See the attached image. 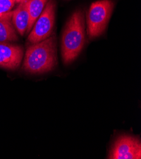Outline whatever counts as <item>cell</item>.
<instances>
[{"label": "cell", "instance_id": "52a82bcc", "mask_svg": "<svg viewBox=\"0 0 141 159\" xmlns=\"http://www.w3.org/2000/svg\"><path fill=\"white\" fill-rule=\"evenodd\" d=\"M13 11L0 16V43H9L17 41L19 37L13 22Z\"/></svg>", "mask_w": 141, "mask_h": 159}, {"label": "cell", "instance_id": "3957f363", "mask_svg": "<svg viewBox=\"0 0 141 159\" xmlns=\"http://www.w3.org/2000/svg\"><path fill=\"white\" fill-rule=\"evenodd\" d=\"M113 8L112 0H99L91 4L86 17L87 33L90 39L98 38L104 33Z\"/></svg>", "mask_w": 141, "mask_h": 159}, {"label": "cell", "instance_id": "8fae6325", "mask_svg": "<svg viewBox=\"0 0 141 159\" xmlns=\"http://www.w3.org/2000/svg\"><path fill=\"white\" fill-rule=\"evenodd\" d=\"M15 3H25V2H29L31 0H14Z\"/></svg>", "mask_w": 141, "mask_h": 159}, {"label": "cell", "instance_id": "277c9868", "mask_svg": "<svg viewBox=\"0 0 141 159\" xmlns=\"http://www.w3.org/2000/svg\"><path fill=\"white\" fill-rule=\"evenodd\" d=\"M55 15L56 3L54 0H49L30 31L27 38L29 43L33 44L41 42L53 34Z\"/></svg>", "mask_w": 141, "mask_h": 159}, {"label": "cell", "instance_id": "7c38bea8", "mask_svg": "<svg viewBox=\"0 0 141 159\" xmlns=\"http://www.w3.org/2000/svg\"><path fill=\"white\" fill-rule=\"evenodd\" d=\"M1 16H2V15H1Z\"/></svg>", "mask_w": 141, "mask_h": 159}, {"label": "cell", "instance_id": "7a4b0ae2", "mask_svg": "<svg viewBox=\"0 0 141 159\" xmlns=\"http://www.w3.org/2000/svg\"><path fill=\"white\" fill-rule=\"evenodd\" d=\"M86 43L84 13L81 10L74 11L67 22L61 41L63 61L67 65L81 53Z\"/></svg>", "mask_w": 141, "mask_h": 159}, {"label": "cell", "instance_id": "6da1fadb", "mask_svg": "<svg viewBox=\"0 0 141 159\" xmlns=\"http://www.w3.org/2000/svg\"><path fill=\"white\" fill-rule=\"evenodd\" d=\"M57 64V44L55 34L31 44L26 50L22 69L31 74H41L53 70Z\"/></svg>", "mask_w": 141, "mask_h": 159}, {"label": "cell", "instance_id": "30bf717a", "mask_svg": "<svg viewBox=\"0 0 141 159\" xmlns=\"http://www.w3.org/2000/svg\"><path fill=\"white\" fill-rule=\"evenodd\" d=\"M15 3L14 0H0V16L10 11Z\"/></svg>", "mask_w": 141, "mask_h": 159}, {"label": "cell", "instance_id": "ba28073f", "mask_svg": "<svg viewBox=\"0 0 141 159\" xmlns=\"http://www.w3.org/2000/svg\"><path fill=\"white\" fill-rule=\"evenodd\" d=\"M29 21V13L28 2L19 3L17 8L13 11L12 22L18 32V33L24 36L26 33Z\"/></svg>", "mask_w": 141, "mask_h": 159}, {"label": "cell", "instance_id": "8992f818", "mask_svg": "<svg viewBox=\"0 0 141 159\" xmlns=\"http://www.w3.org/2000/svg\"><path fill=\"white\" fill-rule=\"evenodd\" d=\"M24 55L23 48L19 45L0 43V67L15 70L20 66Z\"/></svg>", "mask_w": 141, "mask_h": 159}, {"label": "cell", "instance_id": "5b68a950", "mask_svg": "<svg viewBox=\"0 0 141 159\" xmlns=\"http://www.w3.org/2000/svg\"><path fill=\"white\" fill-rule=\"evenodd\" d=\"M108 158L140 159L141 143L140 140L129 135L118 137L109 152Z\"/></svg>", "mask_w": 141, "mask_h": 159}, {"label": "cell", "instance_id": "9c48e42d", "mask_svg": "<svg viewBox=\"0 0 141 159\" xmlns=\"http://www.w3.org/2000/svg\"><path fill=\"white\" fill-rule=\"evenodd\" d=\"M48 1L49 0H31L28 2L29 21L26 30V34L30 33Z\"/></svg>", "mask_w": 141, "mask_h": 159}]
</instances>
